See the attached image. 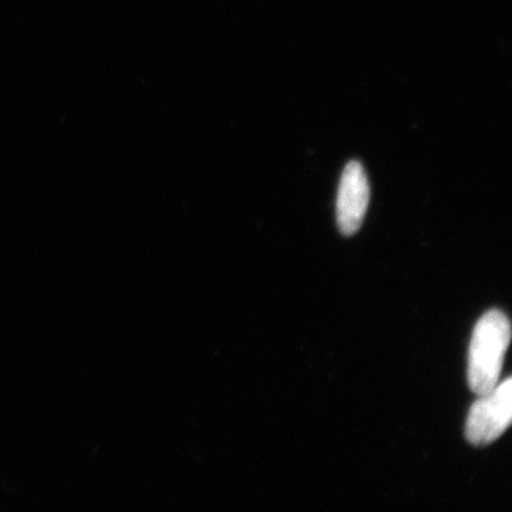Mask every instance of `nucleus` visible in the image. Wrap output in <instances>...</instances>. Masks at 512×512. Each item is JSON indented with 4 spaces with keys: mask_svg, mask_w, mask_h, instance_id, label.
Returning a JSON list of instances; mask_svg holds the SVG:
<instances>
[{
    "mask_svg": "<svg viewBox=\"0 0 512 512\" xmlns=\"http://www.w3.org/2000/svg\"><path fill=\"white\" fill-rule=\"evenodd\" d=\"M510 340V320L503 312L490 311L478 320L468 352V384L477 396L490 393L500 383Z\"/></svg>",
    "mask_w": 512,
    "mask_h": 512,
    "instance_id": "1",
    "label": "nucleus"
},
{
    "mask_svg": "<svg viewBox=\"0 0 512 512\" xmlns=\"http://www.w3.org/2000/svg\"><path fill=\"white\" fill-rule=\"evenodd\" d=\"M471 407L466 424V439L471 446H490L511 426L512 421V380L505 379L494 390Z\"/></svg>",
    "mask_w": 512,
    "mask_h": 512,
    "instance_id": "2",
    "label": "nucleus"
},
{
    "mask_svg": "<svg viewBox=\"0 0 512 512\" xmlns=\"http://www.w3.org/2000/svg\"><path fill=\"white\" fill-rule=\"evenodd\" d=\"M369 200L370 187L365 168L359 161H350L340 178L336 202V220L345 237H352L362 227Z\"/></svg>",
    "mask_w": 512,
    "mask_h": 512,
    "instance_id": "3",
    "label": "nucleus"
}]
</instances>
